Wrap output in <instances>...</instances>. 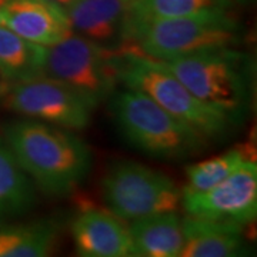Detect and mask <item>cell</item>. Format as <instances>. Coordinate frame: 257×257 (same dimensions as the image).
<instances>
[{
  "label": "cell",
  "instance_id": "cell-8",
  "mask_svg": "<svg viewBox=\"0 0 257 257\" xmlns=\"http://www.w3.org/2000/svg\"><path fill=\"white\" fill-rule=\"evenodd\" d=\"M3 96L10 110L67 130L86 127L94 110L82 94L47 76L13 83Z\"/></svg>",
  "mask_w": 257,
  "mask_h": 257
},
{
  "label": "cell",
  "instance_id": "cell-12",
  "mask_svg": "<svg viewBox=\"0 0 257 257\" xmlns=\"http://www.w3.org/2000/svg\"><path fill=\"white\" fill-rule=\"evenodd\" d=\"M77 254L84 257H130L136 250L128 229L107 213L90 210L79 214L72 224Z\"/></svg>",
  "mask_w": 257,
  "mask_h": 257
},
{
  "label": "cell",
  "instance_id": "cell-22",
  "mask_svg": "<svg viewBox=\"0 0 257 257\" xmlns=\"http://www.w3.org/2000/svg\"><path fill=\"white\" fill-rule=\"evenodd\" d=\"M239 2H250V0H239Z\"/></svg>",
  "mask_w": 257,
  "mask_h": 257
},
{
  "label": "cell",
  "instance_id": "cell-20",
  "mask_svg": "<svg viewBox=\"0 0 257 257\" xmlns=\"http://www.w3.org/2000/svg\"><path fill=\"white\" fill-rule=\"evenodd\" d=\"M9 86H10V83L3 77V74L0 73V96H3L5 93L8 92Z\"/></svg>",
  "mask_w": 257,
  "mask_h": 257
},
{
  "label": "cell",
  "instance_id": "cell-16",
  "mask_svg": "<svg viewBox=\"0 0 257 257\" xmlns=\"http://www.w3.org/2000/svg\"><path fill=\"white\" fill-rule=\"evenodd\" d=\"M45 56L46 47L0 25V73L10 84L42 76Z\"/></svg>",
  "mask_w": 257,
  "mask_h": 257
},
{
  "label": "cell",
  "instance_id": "cell-5",
  "mask_svg": "<svg viewBox=\"0 0 257 257\" xmlns=\"http://www.w3.org/2000/svg\"><path fill=\"white\" fill-rule=\"evenodd\" d=\"M240 22L229 10H203L187 16L156 19L128 29L124 43L160 62L216 47H237L243 40Z\"/></svg>",
  "mask_w": 257,
  "mask_h": 257
},
{
  "label": "cell",
  "instance_id": "cell-6",
  "mask_svg": "<svg viewBox=\"0 0 257 257\" xmlns=\"http://www.w3.org/2000/svg\"><path fill=\"white\" fill-rule=\"evenodd\" d=\"M101 194L111 214L127 221L176 211L182 203V190L169 176L136 162L111 166L101 182Z\"/></svg>",
  "mask_w": 257,
  "mask_h": 257
},
{
  "label": "cell",
  "instance_id": "cell-1",
  "mask_svg": "<svg viewBox=\"0 0 257 257\" xmlns=\"http://www.w3.org/2000/svg\"><path fill=\"white\" fill-rule=\"evenodd\" d=\"M3 139L22 170L45 194H69L90 172V149L67 128L28 117L9 123Z\"/></svg>",
  "mask_w": 257,
  "mask_h": 257
},
{
  "label": "cell",
  "instance_id": "cell-10",
  "mask_svg": "<svg viewBox=\"0 0 257 257\" xmlns=\"http://www.w3.org/2000/svg\"><path fill=\"white\" fill-rule=\"evenodd\" d=\"M0 25L45 47L72 33L64 9L50 0H0Z\"/></svg>",
  "mask_w": 257,
  "mask_h": 257
},
{
  "label": "cell",
  "instance_id": "cell-15",
  "mask_svg": "<svg viewBox=\"0 0 257 257\" xmlns=\"http://www.w3.org/2000/svg\"><path fill=\"white\" fill-rule=\"evenodd\" d=\"M36 202V186L19 166L6 140L0 138V220L28 213Z\"/></svg>",
  "mask_w": 257,
  "mask_h": 257
},
{
  "label": "cell",
  "instance_id": "cell-3",
  "mask_svg": "<svg viewBox=\"0 0 257 257\" xmlns=\"http://www.w3.org/2000/svg\"><path fill=\"white\" fill-rule=\"evenodd\" d=\"M111 64L117 82L127 89L145 93L160 107L197 130L204 139L226 136L233 127L223 113L204 104L165 64L136 50L113 52Z\"/></svg>",
  "mask_w": 257,
  "mask_h": 257
},
{
  "label": "cell",
  "instance_id": "cell-18",
  "mask_svg": "<svg viewBox=\"0 0 257 257\" xmlns=\"http://www.w3.org/2000/svg\"><path fill=\"white\" fill-rule=\"evenodd\" d=\"M231 0H130L124 36L128 29L156 19L187 16L203 10H229Z\"/></svg>",
  "mask_w": 257,
  "mask_h": 257
},
{
  "label": "cell",
  "instance_id": "cell-14",
  "mask_svg": "<svg viewBox=\"0 0 257 257\" xmlns=\"http://www.w3.org/2000/svg\"><path fill=\"white\" fill-rule=\"evenodd\" d=\"M128 233L136 256H180L184 241L183 220L176 211H163L133 220Z\"/></svg>",
  "mask_w": 257,
  "mask_h": 257
},
{
  "label": "cell",
  "instance_id": "cell-19",
  "mask_svg": "<svg viewBox=\"0 0 257 257\" xmlns=\"http://www.w3.org/2000/svg\"><path fill=\"white\" fill-rule=\"evenodd\" d=\"M244 160H247L244 153L239 149H233L210 160L189 166L187 184L182 190V197L196 196L210 190L211 187L231 175Z\"/></svg>",
  "mask_w": 257,
  "mask_h": 257
},
{
  "label": "cell",
  "instance_id": "cell-9",
  "mask_svg": "<svg viewBox=\"0 0 257 257\" xmlns=\"http://www.w3.org/2000/svg\"><path fill=\"white\" fill-rule=\"evenodd\" d=\"M187 217L246 226L257 214V165L244 160L207 192L182 197Z\"/></svg>",
  "mask_w": 257,
  "mask_h": 257
},
{
  "label": "cell",
  "instance_id": "cell-4",
  "mask_svg": "<svg viewBox=\"0 0 257 257\" xmlns=\"http://www.w3.org/2000/svg\"><path fill=\"white\" fill-rule=\"evenodd\" d=\"M110 110L121 136L147 156L180 160L199 153L206 145L197 130L139 90L126 87L113 93Z\"/></svg>",
  "mask_w": 257,
  "mask_h": 257
},
{
  "label": "cell",
  "instance_id": "cell-21",
  "mask_svg": "<svg viewBox=\"0 0 257 257\" xmlns=\"http://www.w3.org/2000/svg\"><path fill=\"white\" fill-rule=\"evenodd\" d=\"M50 2H53V3H56V5H59L60 8H66L69 3H72V0H50Z\"/></svg>",
  "mask_w": 257,
  "mask_h": 257
},
{
  "label": "cell",
  "instance_id": "cell-7",
  "mask_svg": "<svg viewBox=\"0 0 257 257\" xmlns=\"http://www.w3.org/2000/svg\"><path fill=\"white\" fill-rule=\"evenodd\" d=\"M111 55L113 50L72 32L46 47L42 76L69 86L96 109L114 93L117 83Z\"/></svg>",
  "mask_w": 257,
  "mask_h": 257
},
{
  "label": "cell",
  "instance_id": "cell-13",
  "mask_svg": "<svg viewBox=\"0 0 257 257\" xmlns=\"http://www.w3.org/2000/svg\"><path fill=\"white\" fill-rule=\"evenodd\" d=\"M182 257H233L246 254L241 227L223 221L183 219Z\"/></svg>",
  "mask_w": 257,
  "mask_h": 257
},
{
  "label": "cell",
  "instance_id": "cell-17",
  "mask_svg": "<svg viewBox=\"0 0 257 257\" xmlns=\"http://www.w3.org/2000/svg\"><path fill=\"white\" fill-rule=\"evenodd\" d=\"M57 224L37 220L0 227V257H43L55 246Z\"/></svg>",
  "mask_w": 257,
  "mask_h": 257
},
{
  "label": "cell",
  "instance_id": "cell-2",
  "mask_svg": "<svg viewBox=\"0 0 257 257\" xmlns=\"http://www.w3.org/2000/svg\"><path fill=\"white\" fill-rule=\"evenodd\" d=\"M162 63L193 96L223 113L233 126H240L247 117L254 87V63L250 55L237 47H216Z\"/></svg>",
  "mask_w": 257,
  "mask_h": 257
},
{
  "label": "cell",
  "instance_id": "cell-11",
  "mask_svg": "<svg viewBox=\"0 0 257 257\" xmlns=\"http://www.w3.org/2000/svg\"><path fill=\"white\" fill-rule=\"evenodd\" d=\"M128 2L72 0L64 8V13L73 33L114 52L124 43Z\"/></svg>",
  "mask_w": 257,
  "mask_h": 257
}]
</instances>
